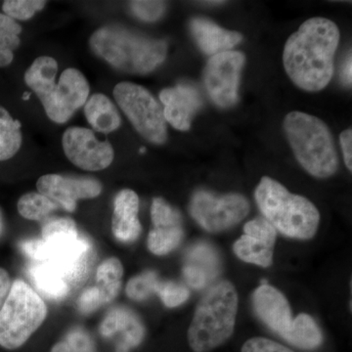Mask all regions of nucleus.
Instances as JSON below:
<instances>
[{"mask_svg": "<svg viewBox=\"0 0 352 352\" xmlns=\"http://www.w3.org/2000/svg\"><path fill=\"white\" fill-rule=\"evenodd\" d=\"M340 31L325 18L305 21L285 44V69L296 87L320 91L333 75V57L339 46Z\"/></svg>", "mask_w": 352, "mask_h": 352, "instance_id": "1", "label": "nucleus"}, {"mask_svg": "<svg viewBox=\"0 0 352 352\" xmlns=\"http://www.w3.org/2000/svg\"><path fill=\"white\" fill-rule=\"evenodd\" d=\"M21 250L34 263H45L68 282L82 284L94 256L91 243L78 233L71 219L50 220L43 227L41 239L21 243Z\"/></svg>", "mask_w": 352, "mask_h": 352, "instance_id": "2", "label": "nucleus"}, {"mask_svg": "<svg viewBox=\"0 0 352 352\" xmlns=\"http://www.w3.org/2000/svg\"><path fill=\"white\" fill-rule=\"evenodd\" d=\"M57 73L58 63L54 58L38 57L25 72V82L38 97L47 117L58 124H64L87 103L89 85L85 76L73 68L65 69L55 85Z\"/></svg>", "mask_w": 352, "mask_h": 352, "instance_id": "3", "label": "nucleus"}, {"mask_svg": "<svg viewBox=\"0 0 352 352\" xmlns=\"http://www.w3.org/2000/svg\"><path fill=\"white\" fill-rule=\"evenodd\" d=\"M238 295L229 281H220L208 289L196 307L188 330L194 352H210L226 344L235 329Z\"/></svg>", "mask_w": 352, "mask_h": 352, "instance_id": "4", "label": "nucleus"}, {"mask_svg": "<svg viewBox=\"0 0 352 352\" xmlns=\"http://www.w3.org/2000/svg\"><path fill=\"white\" fill-rule=\"evenodd\" d=\"M92 50L116 69L131 74H147L163 63L166 57L164 41L146 38L124 29L103 27L92 34Z\"/></svg>", "mask_w": 352, "mask_h": 352, "instance_id": "5", "label": "nucleus"}, {"mask_svg": "<svg viewBox=\"0 0 352 352\" xmlns=\"http://www.w3.org/2000/svg\"><path fill=\"white\" fill-rule=\"evenodd\" d=\"M256 204L276 230L296 239H310L318 229L320 214L305 197L289 193L272 178H261L254 192Z\"/></svg>", "mask_w": 352, "mask_h": 352, "instance_id": "6", "label": "nucleus"}, {"mask_svg": "<svg viewBox=\"0 0 352 352\" xmlns=\"http://www.w3.org/2000/svg\"><path fill=\"white\" fill-rule=\"evenodd\" d=\"M285 132L298 163L310 175L327 178L339 168V157L330 129L318 118L302 112L288 113Z\"/></svg>", "mask_w": 352, "mask_h": 352, "instance_id": "7", "label": "nucleus"}, {"mask_svg": "<svg viewBox=\"0 0 352 352\" xmlns=\"http://www.w3.org/2000/svg\"><path fill=\"white\" fill-rule=\"evenodd\" d=\"M46 316L43 298L30 285L16 280L0 308V346L14 351L24 346Z\"/></svg>", "mask_w": 352, "mask_h": 352, "instance_id": "8", "label": "nucleus"}, {"mask_svg": "<svg viewBox=\"0 0 352 352\" xmlns=\"http://www.w3.org/2000/svg\"><path fill=\"white\" fill-rule=\"evenodd\" d=\"M113 97L141 136L157 144L166 142L168 131L163 108L146 88L120 82L113 88Z\"/></svg>", "mask_w": 352, "mask_h": 352, "instance_id": "9", "label": "nucleus"}, {"mask_svg": "<svg viewBox=\"0 0 352 352\" xmlns=\"http://www.w3.org/2000/svg\"><path fill=\"white\" fill-rule=\"evenodd\" d=\"M190 214L208 232H220L239 223L250 212V204L239 194L215 196L197 192L189 207Z\"/></svg>", "mask_w": 352, "mask_h": 352, "instance_id": "10", "label": "nucleus"}, {"mask_svg": "<svg viewBox=\"0 0 352 352\" xmlns=\"http://www.w3.org/2000/svg\"><path fill=\"white\" fill-rule=\"evenodd\" d=\"M245 56L237 51H226L210 58L204 78L210 99L221 108H229L238 101L241 69Z\"/></svg>", "mask_w": 352, "mask_h": 352, "instance_id": "11", "label": "nucleus"}, {"mask_svg": "<svg viewBox=\"0 0 352 352\" xmlns=\"http://www.w3.org/2000/svg\"><path fill=\"white\" fill-rule=\"evenodd\" d=\"M62 144L66 157L82 170H105L112 164V145L108 141H99L90 129L69 127L63 134Z\"/></svg>", "mask_w": 352, "mask_h": 352, "instance_id": "12", "label": "nucleus"}, {"mask_svg": "<svg viewBox=\"0 0 352 352\" xmlns=\"http://www.w3.org/2000/svg\"><path fill=\"white\" fill-rule=\"evenodd\" d=\"M36 187L39 193L69 212H75L78 200L96 198L102 192L101 183L92 178H72L59 175L41 176Z\"/></svg>", "mask_w": 352, "mask_h": 352, "instance_id": "13", "label": "nucleus"}, {"mask_svg": "<svg viewBox=\"0 0 352 352\" xmlns=\"http://www.w3.org/2000/svg\"><path fill=\"white\" fill-rule=\"evenodd\" d=\"M151 219L153 229L148 235V249L156 256L170 254L180 245L184 235L182 215L164 199L155 198Z\"/></svg>", "mask_w": 352, "mask_h": 352, "instance_id": "14", "label": "nucleus"}, {"mask_svg": "<svg viewBox=\"0 0 352 352\" xmlns=\"http://www.w3.org/2000/svg\"><path fill=\"white\" fill-rule=\"evenodd\" d=\"M244 235L236 241L233 251L245 263L268 267L272 264L277 231L265 219H254L244 226Z\"/></svg>", "mask_w": 352, "mask_h": 352, "instance_id": "15", "label": "nucleus"}, {"mask_svg": "<svg viewBox=\"0 0 352 352\" xmlns=\"http://www.w3.org/2000/svg\"><path fill=\"white\" fill-rule=\"evenodd\" d=\"M252 303L261 320L285 339L293 323V317L283 294L270 285H261L252 295Z\"/></svg>", "mask_w": 352, "mask_h": 352, "instance_id": "16", "label": "nucleus"}, {"mask_svg": "<svg viewBox=\"0 0 352 352\" xmlns=\"http://www.w3.org/2000/svg\"><path fill=\"white\" fill-rule=\"evenodd\" d=\"M160 99L164 106L166 122L178 131H188L192 118L201 105L200 95L195 88L186 85L166 88L160 94Z\"/></svg>", "mask_w": 352, "mask_h": 352, "instance_id": "17", "label": "nucleus"}, {"mask_svg": "<svg viewBox=\"0 0 352 352\" xmlns=\"http://www.w3.org/2000/svg\"><path fill=\"white\" fill-rule=\"evenodd\" d=\"M103 337L111 338L120 335L122 340L117 352H129L141 344L144 339L145 330L138 316L126 308H113L104 318L100 326Z\"/></svg>", "mask_w": 352, "mask_h": 352, "instance_id": "18", "label": "nucleus"}, {"mask_svg": "<svg viewBox=\"0 0 352 352\" xmlns=\"http://www.w3.org/2000/svg\"><path fill=\"white\" fill-rule=\"evenodd\" d=\"M139 198L135 192L124 189L118 193L113 201L112 231L116 239L129 243L138 240L142 231L138 219Z\"/></svg>", "mask_w": 352, "mask_h": 352, "instance_id": "19", "label": "nucleus"}, {"mask_svg": "<svg viewBox=\"0 0 352 352\" xmlns=\"http://www.w3.org/2000/svg\"><path fill=\"white\" fill-rule=\"evenodd\" d=\"M191 31L201 51L214 56L231 50L243 38L239 32L227 31L203 18L192 21Z\"/></svg>", "mask_w": 352, "mask_h": 352, "instance_id": "20", "label": "nucleus"}, {"mask_svg": "<svg viewBox=\"0 0 352 352\" xmlns=\"http://www.w3.org/2000/svg\"><path fill=\"white\" fill-rule=\"evenodd\" d=\"M85 115L88 124L100 133H111L120 126V116L115 104L106 95H92L85 104Z\"/></svg>", "mask_w": 352, "mask_h": 352, "instance_id": "21", "label": "nucleus"}, {"mask_svg": "<svg viewBox=\"0 0 352 352\" xmlns=\"http://www.w3.org/2000/svg\"><path fill=\"white\" fill-rule=\"evenodd\" d=\"M29 274L32 283L39 293L50 300H63L71 291L68 282L50 264L32 263Z\"/></svg>", "mask_w": 352, "mask_h": 352, "instance_id": "22", "label": "nucleus"}, {"mask_svg": "<svg viewBox=\"0 0 352 352\" xmlns=\"http://www.w3.org/2000/svg\"><path fill=\"white\" fill-rule=\"evenodd\" d=\"M284 340L298 349L314 351L321 346L324 338L314 319L310 315L302 314L294 319Z\"/></svg>", "mask_w": 352, "mask_h": 352, "instance_id": "23", "label": "nucleus"}, {"mask_svg": "<svg viewBox=\"0 0 352 352\" xmlns=\"http://www.w3.org/2000/svg\"><path fill=\"white\" fill-rule=\"evenodd\" d=\"M124 277V266L120 259L110 258L99 265L96 273V288L102 305L113 302L119 294Z\"/></svg>", "mask_w": 352, "mask_h": 352, "instance_id": "24", "label": "nucleus"}, {"mask_svg": "<svg viewBox=\"0 0 352 352\" xmlns=\"http://www.w3.org/2000/svg\"><path fill=\"white\" fill-rule=\"evenodd\" d=\"M184 266L207 277L210 283L221 272L219 254L212 245L206 243H199L189 250Z\"/></svg>", "mask_w": 352, "mask_h": 352, "instance_id": "25", "label": "nucleus"}, {"mask_svg": "<svg viewBox=\"0 0 352 352\" xmlns=\"http://www.w3.org/2000/svg\"><path fill=\"white\" fill-rule=\"evenodd\" d=\"M22 145L21 124L0 106V161L15 156Z\"/></svg>", "mask_w": 352, "mask_h": 352, "instance_id": "26", "label": "nucleus"}, {"mask_svg": "<svg viewBox=\"0 0 352 352\" xmlns=\"http://www.w3.org/2000/svg\"><path fill=\"white\" fill-rule=\"evenodd\" d=\"M22 28L12 18L0 13V67L12 63L13 51L20 45Z\"/></svg>", "mask_w": 352, "mask_h": 352, "instance_id": "27", "label": "nucleus"}, {"mask_svg": "<svg viewBox=\"0 0 352 352\" xmlns=\"http://www.w3.org/2000/svg\"><path fill=\"white\" fill-rule=\"evenodd\" d=\"M59 206L41 193L25 194L18 201V212L25 219L41 220L51 212L56 210Z\"/></svg>", "mask_w": 352, "mask_h": 352, "instance_id": "28", "label": "nucleus"}, {"mask_svg": "<svg viewBox=\"0 0 352 352\" xmlns=\"http://www.w3.org/2000/svg\"><path fill=\"white\" fill-rule=\"evenodd\" d=\"M160 283L157 274L154 271H146L131 278L126 285V295L133 300H144L156 294Z\"/></svg>", "mask_w": 352, "mask_h": 352, "instance_id": "29", "label": "nucleus"}, {"mask_svg": "<svg viewBox=\"0 0 352 352\" xmlns=\"http://www.w3.org/2000/svg\"><path fill=\"white\" fill-rule=\"evenodd\" d=\"M45 4L41 0H6L2 4V10L14 20H29Z\"/></svg>", "mask_w": 352, "mask_h": 352, "instance_id": "30", "label": "nucleus"}, {"mask_svg": "<svg viewBox=\"0 0 352 352\" xmlns=\"http://www.w3.org/2000/svg\"><path fill=\"white\" fill-rule=\"evenodd\" d=\"M156 294L163 300L164 305L170 308L179 307L189 298V291L186 287L171 281H160Z\"/></svg>", "mask_w": 352, "mask_h": 352, "instance_id": "31", "label": "nucleus"}, {"mask_svg": "<svg viewBox=\"0 0 352 352\" xmlns=\"http://www.w3.org/2000/svg\"><path fill=\"white\" fill-rule=\"evenodd\" d=\"M51 352H94L91 340L87 333L75 330L67 336L66 340L57 342Z\"/></svg>", "mask_w": 352, "mask_h": 352, "instance_id": "32", "label": "nucleus"}, {"mask_svg": "<svg viewBox=\"0 0 352 352\" xmlns=\"http://www.w3.org/2000/svg\"><path fill=\"white\" fill-rule=\"evenodd\" d=\"M131 8L139 19L146 22H154L163 16L166 4L162 1H132Z\"/></svg>", "mask_w": 352, "mask_h": 352, "instance_id": "33", "label": "nucleus"}, {"mask_svg": "<svg viewBox=\"0 0 352 352\" xmlns=\"http://www.w3.org/2000/svg\"><path fill=\"white\" fill-rule=\"evenodd\" d=\"M241 352H294L289 347L274 342V340L265 339V338H252L248 340L243 344Z\"/></svg>", "mask_w": 352, "mask_h": 352, "instance_id": "34", "label": "nucleus"}, {"mask_svg": "<svg viewBox=\"0 0 352 352\" xmlns=\"http://www.w3.org/2000/svg\"><path fill=\"white\" fill-rule=\"evenodd\" d=\"M100 294L96 286L87 289L78 300V310L82 314H89L101 307Z\"/></svg>", "mask_w": 352, "mask_h": 352, "instance_id": "35", "label": "nucleus"}, {"mask_svg": "<svg viewBox=\"0 0 352 352\" xmlns=\"http://www.w3.org/2000/svg\"><path fill=\"white\" fill-rule=\"evenodd\" d=\"M340 145H342V152H344V163L349 171L352 170V131L351 129H346L340 134Z\"/></svg>", "mask_w": 352, "mask_h": 352, "instance_id": "36", "label": "nucleus"}, {"mask_svg": "<svg viewBox=\"0 0 352 352\" xmlns=\"http://www.w3.org/2000/svg\"><path fill=\"white\" fill-rule=\"evenodd\" d=\"M11 288L10 277L4 268L0 267V308L6 302Z\"/></svg>", "mask_w": 352, "mask_h": 352, "instance_id": "37", "label": "nucleus"}, {"mask_svg": "<svg viewBox=\"0 0 352 352\" xmlns=\"http://www.w3.org/2000/svg\"><path fill=\"white\" fill-rule=\"evenodd\" d=\"M352 65H351V56L347 57L346 63H344V69H342V80L344 83L347 85H351V74Z\"/></svg>", "mask_w": 352, "mask_h": 352, "instance_id": "38", "label": "nucleus"}, {"mask_svg": "<svg viewBox=\"0 0 352 352\" xmlns=\"http://www.w3.org/2000/svg\"><path fill=\"white\" fill-rule=\"evenodd\" d=\"M2 229H3V220H2V214L0 212V236H1Z\"/></svg>", "mask_w": 352, "mask_h": 352, "instance_id": "39", "label": "nucleus"}, {"mask_svg": "<svg viewBox=\"0 0 352 352\" xmlns=\"http://www.w3.org/2000/svg\"><path fill=\"white\" fill-rule=\"evenodd\" d=\"M145 151H146L145 148H141V149H140L141 154H143V153H144Z\"/></svg>", "mask_w": 352, "mask_h": 352, "instance_id": "40", "label": "nucleus"}]
</instances>
